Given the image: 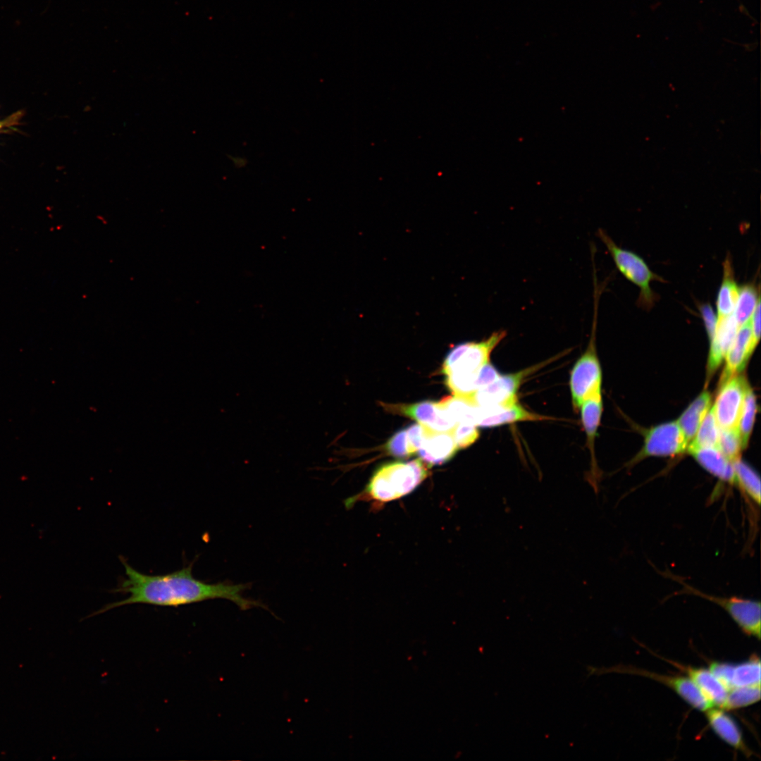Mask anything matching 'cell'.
<instances>
[{"label": "cell", "instance_id": "cell-1", "mask_svg": "<svg viewBox=\"0 0 761 761\" xmlns=\"http://www.w3.org/2000/svg\"><path fill=\"white\" fill-rule=\"evenodd\" d=\"M120 560L125 567L126 579L116 591L129 594V596L106 605L94 615L131 604L178 607L213 599L230 600L242 610L257 607L268 610L263 602L242 595L245 590L250 588V583H206L193 576V563L172 573L148 575L135 569L124 558Z\"/></svg>", "mask_w": 761, "mask_h": 761}, {"label": "cell", "instance_id": "cell-2", "mask_svg": "<svg viewBox=\"0 0 761 761\" xmlns=\"http://www.w3.org/2000/svg\"><path fill=\"white\" fill-rule=\"evenodd\" d=\"M427 464L420 458L383 464L372 476L366 491L378 502H390L413 491L427 478Z\"/></svg>", "mask_w": 761, "mask_h": 761}, {"label": "cell", "instance_id": "cell-3", "mask_svg": "<svg viewBox=\"0 0 761 761\" xmlns=\"http://www.w3.org/2000/svg\"><path fill=\"white\" fill-rule=\"evenodd\" d=\"M598 235L605 245L619 271L640 287L638 305L644 309H650L658 299V295L650 288V283L664 280L650 269L643 258L619 247L603 230L599 229Z\"/></svg>", "mask_w": 761, "mask_h": 761}, {"label": "cell", "instance_id": "cell-4", "mask_svg": "<svg viewBox=\"0 0 761 761\" xmlns=\"http://www.w3.org/2000/svg\"><path fill=\"white\" fill-rule=\"evenodd\" d=\"M595 292L592 333L588 347L575 363L570 373L569 386L573 405L579 408L586 400L601 393L602 370L595 347V327L598 307Z\"/></svg>", "mask_w": 761, "mask_h": 761}, {"label": "cell", "instance_id": "cell-5", "mask_svg": "<svg viewBox=\"0 0 761 761\" xmlns=\"http://www.w3.org/2000/svg\"><path fill=\"white\" fill-rule=\"evenodd\" d=\"M506 335L505 330H499L481 341L457 345L445 357L443 373L445 375L453 371L478 373L480 369L490 361L492 352Z\"/></svg>", "mask_w": 761, "mask_h": 761}, {"label": "cell", "instance_id": "cell-6", "mask_svg": "<svg viewBox=\"0 0 761 761\" xmlns=\"http://www.w3.org/2000/svg\"><path fill=\"white\" fill-rule=\"evenodd\" d=\"M559 356L517 372L500 374L488 385L475 392L473 402L478 407L509 406L518 402L517 392L524 379Z\"/></svg>", "mask_w": 761, "mask_h": 761}, {"label": "cell", "instance_id": "cell-7", "mask_svg": "<svg viewBox=\"0 0 761 761\" xmlns=\"http://www.w3.org/2000/svg\"><path fill=\"white\" fill-rule=\"evenodd\" d=\"M683 593L703 598L723 608L748 636L760 638V602L737 597H717L704 593L681 582Z\"/></svg>", "mask_w": 761, "mask_h": 761}, {"label": "cell", "instance_id": "cell-8", "mask_svg": "<svg viewBox=\"0 0 761 761\" xmlns=\"http://www.w3.org/2000/svg\"><path fill=\"white\" fill-rule=\"evenodd\" d=\"M688 445L677 421L662 423L645 432L643 446L631 463H637L648 457L680 454L687 450Z\"/></svg>", "mask_w": 761, "mask_h": 761}, {"label": "cell", "instance_id": "cell-9", "mask_svg": "<svg viewBox=\"0 0 761 761\" xmlns=\"http://www.w3.org/2000/svg\"><path fill=\"white\" fill-rule=\"evenodd\" d=\"M717 396L712 407L720 428L738 426L746 390L749 384L743 376L735 374L720 383Z\"/></svg>", "mask_w": 761, "mask_h": 761}, {"label": "cell", "instance_id": "cell-10", "mask_svg": "<svg viewBox=\"0 0 761 761\" xmlns=\"http://www.w3.org/2000/svg\"><path fill=\"white\" fill-rule=\"evenodd\" d=\"M588 670L590 673L589 675H600L601 674L613 672L631 673L648 676L663 683L667 686L671 688L687 703L698 710L705 712L713 706L705 698L698 688L688 677L662 676L655 673L621 667H615L609 669L588 667Z\"/></svg>", "mask_w": 761, "mask_h": 761}, {"label": "cell", "instance_id": "cell-11", "mask_svg": "<svg viewBox=\"0 0 761 761\" xmlns=\"http://www.w3.org/2000/svg\"><path fill=\"white\" fill-rule=\"evenodd\" d=\"M390 411L416 420L435 431H451L457 424L439 402L388 405Z\"/></svg>", "mask_w": 761, "mask_h": 761}, {"label": "cell", "instance_id": "cell-12", "mask_svg": "<svg viewBox=\"0 0 761 761\" xmlns=\"http://www.w3.org/2000/svg\"><path fill=\"white\" fill-rule=\"evenodd\" d=\"M552 418L534 413L522 407L519 402L509 406L477 407L478 427L492 428L520 421H537Z\"/></svg>", "mask_w": 761, "mask_h": 761}, {"label": "cell", "instance_id": "cell-13", "mask_svg": "<svg viewBox=\"0 0 761 761\" xmlns=\"http://www.w3.org/2000/svg\"><path fill=\"white\" fill-rule=\"evenodd\" d=\"M739 326L734 312L718 318L714 336L710 341L707 361V376L710 377L720 366L731 347Z\"/></svg>", "mask_w": 761, "mask_h": 761}, {"label": "cell", "instance_id": "cell-14", "mask_svg": "<svg viewBox=\"0 0 761 761\" xmlns=\"http://www.w3.org/2000/svg\"><path fill=\"white\" fill-rule=\"evenodd\" d=\"M458 450L451 431H435L428 428L418 453L422 461L431 466L449 461Z\"/></svg>", "mask_w": 761, "mask_h": 761}, {"label": "cell", "instance_id": "cell-15", "mask_svg": "<svg viewBox=\"0 0 761 761\" xmlns=\"http://www.w3.org/2000/svg\"><path fill=\"white\" fill-rule=\"evenodd\" d=\"M750 320L739 326L734 340L726 354V364L720 383L742 371L754 351Z\"/></svg>", "mask_w": 761, "mask_h": 761}, {"label": "cell", "instance_id": "cell-16", "mask_svg": "<svg viewBox=\"0 0 761 761\" xmlns=\"http://www.w3.org/2000/svg\"><path fill=\"white\" fill-rule=\"evenodd\" d=\"M688 453L709 473L724 482L734 485L735 474L732 462L717 447H701Z\"/></svg>", "mask_w": 761, "mask_h": 761}, {"label": "cell", "instance_id": "cell-17", "mask_svg": "<svg viewBox=\"0 0 761 761\" xmlns=\"http://www.w3.org/2000/svg\"><path fill=\"white\" fill-rule=\"evenodd\" d=\"M688 678L695 684L705 698L718 708L723 709L728 690L712 674L710 670L703 668L685 667L677 665Z\"/></svg>", "mask_w": 761, "mask_h": 761}, {"label": "cell", "instance_id": "cell-18", "mask_svg": "<svg viewBox=\"0 0 761 761\" xmlns=\"http://www.w3.org/2000/svg\"><path fill=\"white\" fill-rule=\"evenodd\" d=\"M705 712L710 727L721 739L735 749L750 755L737 724L729 715L721 708L710 707Z\"/></svg>", "mask_w": 761, "mask_h": 761}, {"label": "cell", "instance_id": "cell-19", "mask_svg": "<svg viewBox=\"0 0 761 761\" xmlns=\"http://www.w3.org/2000/svg\"><path fill=\"white\" fill-rule=\"evenodd\" d=\"M602 400L601 393L585 400L580 406L581 421L586 434V445L592 458L593 474H595L596 462L595 459V440L602 413Z\"/></svg>", "mask_w": 761, "mask_h": 761}, {"label": "cell", "instance_id": "cell-20", "mask_svg": "<svg viewBox=\"0 0 761 761\" xmlns=\"http://www.w3.org/2000/svg\"><path fill=\"white\" fill-rule=\"evenodd\" d=\"M711 395L703 391L687 407L677 420L688 445L695 435L698 429L710 409Z\"/></svg>", "mask_w": 761, "mask_h": 761}, {"label": "cell", "instance_id": "cell-21", "mask_svg": "<svg viewBox=\"0 0 761 761\" xmlns=\"http://www.w3.org/2000/svg\"><path fill=\"white\" fill-rule=\"evenodd\" d=\"M739 287L735 280L732 263L728 255L723 263V278L716 302L718 318L734 312Z\"/></svg>", "mask_w": 761, "mask_h": 761}, {"label": "cell", "instance_id": "cell-22", "mask_svg": "<svg viewBox=\"0 0 761 761\" xmlns=\"http://www.w3.org/2000/svg\"><path fill=\"white\" fill-rule=\"evenodd\" d=\"M735 483L740 490L751 501L760 505L761 501L760 479L758 474L739 458L732 462Z\"/></svg>", "mask_w": 761, "mask_h": 761}, {"label": "cell", "instance_id": "cell-23", "mask_svg": "<svg viewBox=\"0 0 761 761\" xmlns=\"http://www.w3.org/2000/svg\"><path fill=\"white\" fill-rule=\"evenodd\" d=\"M439 402L456 423H471L476 425L478 406L470 400L453 396L445 397Z\"/></svg>", "mask_w": 761, "mask_h": 761}, {"label": "cell", "instance_id": "cell-24", "mask_svg": "<svg viewBox=\"0 0 761 761\" xmlns=\"http://www.w3.org/2000/svg\"><path fill=\"white\" fill-rule=\"evenodd\" d=\"M719 426L712 407L706 414L693 439L687 447L688 452L701 447H717Z\"/></svg>", "mask_w": 761, "mask_h": 761}, {"label": "cell", "instance_id": "cell-25", "mask_svg": "<svg viewBox=\"0 0 761 761\" xmlns=\"http://www.w3.org/2000/svg\"><path fill=\"white\" fill-rule=\"evenodd\" d=\"M760 298V288L757 287L754 283H748L739 287L738 296L734 311L735 318L739 326L749 320Z\"/></svg>", "mask_w": 761, "mask_h": 761}, {"label": "cell", "instance_id": "cell-26", "mask_svg": "<svg viewBox=\"0 0 761 761\" xmlns=\"http://www.w3.org/2000/svg\"><path fill=\"white\" fill-rule=\"evenodd\" d=\"M752 685H760V660L756 655L734 664L733 670L732 688Z\"/></svg>", "mask_w": 761, "mask_h": 761}, {"label": "cell", "instance_id": "cell-27", "mask_svg": "<svg viewBox=\"0 0 761 761\" xmlns=\"http://www.w3.org/2000/svg\"><path fill=\"white\" fill-rule=\"evenodd\" d=\"M756 408L757 404L755 394L750 385H748L737 426L741 438L743 450L745 448L748 444V440L754 424Z\"/></svg>", "mask_w": 761, "mask_h": 761}, {"label": "cell", "instance_id": "cell-28", "mask_svg": "<svg viewBox=\"0 0 761 761\" xmlns=\"http://www.w3.org/2000/svg\"><path fill=\"white\" fill-rule=\"evenodd\" d=\"M760 699V685L739 686L728 691L722 710H735L753 705Z\"/></svg>", "mask_w": 761, "mask_h": 761}, {"label": "cell", "instance_id": "cell-29", "mask_svg": "<svg viewBox=\"0 0 761 761\" xmlns=\"http://www.w3.org/2000/svg\"><path fill=\"white\" fill-rule=\"evenodd\" d=\"M717 448L731 462L739 458L743 450L738 427L720 428Z\"/></svg>", "mask_w": 761, "mask_h": 761}, {"label": "cell", "instance_id": "cell-30", "mask_svg": "<svg viewBox=\"0 0 761 761\" xmlns=\"http://www.w3.org/2000/svg\"><path fill=\"white\" fill-rule=\"evenodd\" d=\"M451 432L459 450L469 447L479 438L478 426L471 423H458Z\"/></svg>", "mask_w": 761, "mask_h": 761}, {"label": "cell", "instance_id": "cell-31", "mask_svg": "<svg viewBox=\"0 0 761 761\" xmlns=\"http://www.w3.org/2000/svg\"><path fill=\"white\" fill-rule=\"evenodd\" d=\"M386 451L397 457H407L412 455L407 438L406 429L395 433L385 445Z\"/></svg>", "mask_w": 761, "mask_h": 761}, {"label": "cell", "instance_id": "cell-32", "mask_svg": "<svg viewBox=\"0 0 761 761\" xmlns=\"http://www.w3.org/2000/svg\"><path fill=\"white\" fill-rule=\"evenodd\" d=\"M734 667L733 664L718 662H712L709 667V670L728 691L732 688Z\"/></svg>", "mask_w": 761, "mask_h": 761}, {"label": "cell", "instance_id": "cell-33", "mask_svg": "<svg viewBox=\"0 0 761 761\" xmlns=\"http://www.w3.org/2000/svg\"><path fill=\"white\" fill-rule=\"evenodd\" d=\"M427 427L418 423L413 424L406 429L407 438L412 455L418 452L426 437Z\"/></svg>", "mask_w": 761, "mask_h": 761}, {"label": "cell", "instance_id": "cell-34", "mask_svg": "<svg viewBox=\"0 0 761 761\" xmlns=\"http://www.w3.org/2000/svg\"><path fill=\"white\" fill-rule=\"evenodd\" d=\"M500 375V373L490 361L485 364L480 369L478 374L476 380L477 390L492 383Z\"/></svg>", "mask_w": 761, "mask_h": 761}, {"label": "cell", "instance_id": "cell-35", "mask_svg": "<svg viewBox=\"0 0 761 761\" xmlns=\"http://www.w3.org/2000/svg\"><path fill=\"white\" fill-rule=\"evenodd\" d=\"M699 310L703 319L705 329L710 339H712L717 326V319L712 306L708 303L699 306Z\"/></svg>", "mask_w": 761, "mask_h": 761}, {"label": "cell", "instance_id": "cell-36", "mask_svg": "<svg viewBox=\"0 0 761 761\" xmlns=\"http://www.w3.org/2000/svg\"><path fill=\"white\" fill-rule=\"evenodd\" d=\"M761 309H760V298L757 300L754 311L751 315L750 323L752 330V340L753 347H756L760 338L761 333Z\"/></svg>", "mask_w": 761, "mask_h": 761}]
</instances>
